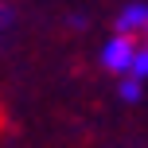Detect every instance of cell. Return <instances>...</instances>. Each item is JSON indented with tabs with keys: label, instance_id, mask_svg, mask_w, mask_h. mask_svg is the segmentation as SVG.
<instances>
[{
	"label": "cell",
	"instance_id": "obj_1",
	"mask_svg": "<svg viewBox=\"0 0 148 148\" xmlns=\"http://www.w3.org/2000/svg\"><path fill=\"white\" fill-rule=\"evenodd\" d=\"M0 133H4V105H0Z\"/></svg>",
	"mask_w": 148,
	"mask_h": 148
}]
</instances>
